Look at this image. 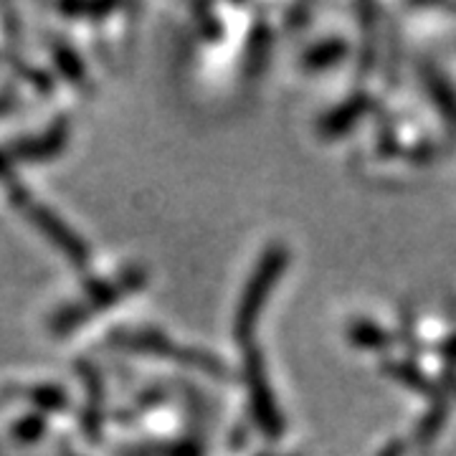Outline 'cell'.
Returning a JSON list of instances; mask_svg holds the SVG:
<instances>
[{
	"label": "cell",
	"instance_id": "obj_3",
	"mask_svg": "<svg viewBox=\"0 0 456 456\" xmlns=\"http://www.w3.org/2000/svg\"><path fill=\"white\" fill-rule=\"evenodd\" d=\"M246 368H248V383H251V395H254V406H256V416H259L261 426L269 431V434H279V416H277V406H274V398L272 393L266 388V378H264V370H261L259 358L248 355L246 358Z\"/></svg>",
	"mask_w": 456,
	"mask_h": 456
},
{
	"label": "cell",
	"instance_id": "obj_4",
	"mask_svg": "<svg viewBox=\"0 0 456 456\" xmlns=\"http://www.w3.org/2000/svg\"><path fill=\"white\" fill-rule=\"evenodd\" d=\"M26 211H28V216H33L36 226L41 228L49 239H53V244L59 246L64 254H69L71 259L79 261L86 256V248L82 246V241H79L69 228L61 226V221H59L53 213L44 211V208H38V206H31V203H26Z\"/></svg>",
	"mask_w": 456,
	"mask_h": 456
},
{
	"label": "cell",
	"instance_id": "obj_1",
	"mask_svg": "<svg viewBox=\"0 0 456 456\" xmlns=\"http://www.w3.org/2000/svg\"><path fill=\"white\" fill-rule=\"evenodd\" d=\"M284 266H287V254H284V248H272V251L261 259L256 274L248 281L244 297H241V307H239V314H236V335H239L241 340H246L248 332L256 325V317H259L261 310H264V302H266V297L272 292V287L277 284V279L279 274L284 272Z\"/></svg>",
	"mask_w": 456,
	"mask_h": 456
},
{
	"label": "cell",
	"instance_id": "obj_2",
	"mask_svg": "<svg viewBox=\"0 0 456 456\" xmlns=\"http://www.w3.org/2000/svg\"><path fill=\"white\" fill-rule=\"evenodd\" d=\"M137 281H140L137 274H125L119 281H110L104 289H94L89 297H84L82 302H77L74 307L59 312L56 320H53V330H56V332H69L71 327H77L79 322H84L89 314H97L99 310L110 307L112 302L119 299V297H125L130 289H134Z\"/></svg>",
	"mask_w": 456,
	"mask_h": 456
}]
</instances>
